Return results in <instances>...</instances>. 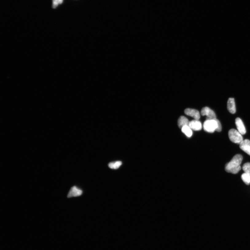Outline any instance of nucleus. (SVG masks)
<instances>
[{
	"mask_svg": "<svg viewBox=\"0 0 250 250\" xmlns=\"http://www.w3.org/2000/svg\"><path fill=\"white\" fill-rule=\"evenodd\" d=\"M243 159V156L240 154L235 155L230 162L226 164L225 171L233 174H237L241 169L240 164Z\"/></svg>",
	"mask_w": 250,
	"mask_h": 250,
	"instance_id": "nucleus-1",
	"label": "nucleus"
},
{
	"mask_svg": "<svg viewBox=\"0 0 250 250\" xmlns=\"http://www.w3.org/2000/svg\"><path fill=\"white\" fill-rule=\"evenodd\" d=\"M204 129L205 131L213 133L215 131L220 132L222 130L221 123L217 118L206 120L203 124Z\"/></svg>",
	"mask_w": 250,
	"mask_h": 250,
	"instance_id": "nucleus-2",
	"label": "nucleus"
},
{
	"mask_svg": "<svg viewBox=\"0 0 250 250\" xmlns=\"http://www.w3.org/2000/svg\"><path fill=\"white\" fill-rule=\"evenodd\" d=\"M228 135L230 140L233 143L240 144L244 140L242 135L235 129L230 130L229 131Z\"/></svg>",
	"mask_w": 250,
	"mask_h": 250,
	"instance_id": "nucleus-3",
	"label": "nucleus"
},
{
	"mask_svg": "<svg viewBox=\"0 0 250 250\" xmlns=\"http://www.w3.org/2000/svg\"><path fill=\"white\" fill-rule=\"evenodd\" d=\"M201 114L202 116H207L206 120H209L217 118L216 114L214 111L209 107H206L202 109Z\"/></svg>",
	"mask_w": 250,
	"mask_h": 250,
	"instance_id": "nucleus-4",
	"label": "nucleus"
},
{
	"mask_svg": "<svg viewBox=\"0 0 250 250\" xmlns=\"http://www.w3.org/2000/svg\"><path fill=\"white\" fill-rule=\"evenodd\" d=\"M185 113L188 116L193 117L196 120H199L200 118V114L199 111L195 109L191 108L186 109Z\"/></svg>",
	"mask_w": 250,
	"mask_h": 250,
	"instance_id": "nucleus-5",
	"label": "nucleus"
},
{
	"mask_svg": "<svg viewBox=\"0 0 250 250\" xmlns=\"http://www.w3.org/2000/svg\"><path fill=\"white\" fill-rule=\"evenodd\" d=\"M235 123L238 130V131L242 135L245 134L246 133V130L241 119L238 118H236L235 120Z\"/></svg>",
	"mask_w": 250,
	"mask_h": 250,
	"instance_id": "nucleus-6",
	"label": "nucleus"
},
{
	"mask_svg": "<svg viewBox=\"0 0 250 250\" xmlns=\"http://www.w3.org/2000/svg\"><path fill=\"white\" fill-rule=\"evenodd\" d=\"M82 193V191L76 186H74L71 188L68 194V197L71 198L74 197L81 196Z\"/></svg>",
	"mask_w": 250,
	"mask_h": 250,
	"instance_id": "nucleus-7",
	"label": "nucleus"
},
{
	"mask_svg": "<svg viewBox=\"0 0 250 250\" xmlns=\"http://www.w3.org/2000/svg\"><path fill=\"white\" fill-rule=\"evenodd\" d=\"M239 145L241 149L250 156V141L248 139L243 140Z\"/></svg>",
	"mask_w": 250,
	"mask_h": 250,
	"instance_id": "nucleus-8",
	"label": "nucleus"
},
{
	"mask_svg": "<svg viewBox=\"0 0 250 250\" xmlns=\"http://www.w3.org/2000/svg\"><path fill=\"white\" fill-rule=\"evenodd\" d=\"M227 109L231 113L234 114L236 113V107L234 98H230L228 99L227 102Z\"/></svg>",
	"mask_w": 250,
	"mask_h": 250,
	"instance_id": "nucleus-9",
	"label": "nucleus"
},
{
	"mask_svg": "<svg viewBox=\"0 0 250 250\" xmlns=\"http://www.w3.org/2000/svg\"><path fill=\"white\" fill-rule=\"evenodd\" d=\"M188 126L191 129L195 130V131H199L202 128L201 122L196 119H194V120L190 121Z\"/></svg>",
	"mask_w": 250,
	"mask_h": 250,
	"instance_id": "nucleus-10",
	"label": "nucleus"
},
{
	"mask_svg": "<svg viewBox=\"0 0 250 250\" xmlns=\"http://www.w3.org/2000/svg\"><path fill=\"white\" fill-rule=\"evenodd\" d=\"M189 121L188 119L184 116H181L180 117L178 120V126L180 129L186 126H189Z\"/></svg>",
	"mask_w": 250,
	"mask_h": 250,
	"instance_id": "nucleus-11",
	"label": "nucleus"
},
{
	"mask_svg": "<svg viewBox=\"0 0 250 250\" xmlns=\"http://www.w3.org/2000/svg\"><path fill=\"white\" fill-rule=\"evenodd\" d=\"M182 130L183 133H184L188 137H190L192 136V131L189 126H186L183 127H182Z\"/></svg>",
	"mask_w": 250,
	"mask_h": 250,
	"instance_id": "nucleus-12",
	"label": "nucleus"
},
{
	"mask_svg": "<svg viewBox=\"0 0 250 250\" xmlns=\"http://www.w3.org/2000/svg\"><path fill=\"white\" fill-rule=\"evenodd\" d=\"M122 162L120 161H116L114 162H111L108 165L110 168L113 169H117L122 165Z\"/></svg>",
	"mask_w": 250,
	"mask_h": 250,
	"instance_id": "nucleus-13",
	"label": "nucleus"
},
{
	"mask_svg": "<svg viewBox=\"0 0 250 250\" xmlns=\"http://www.w3.org/2000/svg\"><path fill=\"white\" fill-rule=\"evenodd\" d=\"M241 179L247 185L250 184V175L244 173L241 175Z\"/></svg>",
	"mask_w": 250,
	"mask_h": 250,
	"instance_id": "nucleus-14",
	"label": "nucleus"
},
{
	"mask_svg": "<svg viewBox=\"0 0 250 250\" xmlns=\"http://www.w3.org/2000/svg\"><path fill=\"white\" fill-rule=\"evenodd\" d=\"M243 169L245 173L250 175V163H247L244 164L243 166Z\"/></svg>",
	"mask_w": 250,
	"mask_h": 250,
	"instance_id": "nucleus-15",
	"label": "nucleus"
},
{
	"mask_svg": "<svg viewBox=\"0 0 250 250\" xmlns=\"http://www.w3.org/2000/svg\"><path fill=\"white\" fill-rule=\"evenodd\" d=\"M63 2V0H53V7L56 8L58 5L62 4Z\"/></svg>",
	"mask_w": 250,
	"mask_h": 250,
	"instance_id": "nucleus-16",
	"label": "nucleus"
}]
</instances>
